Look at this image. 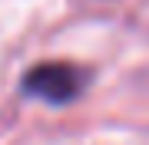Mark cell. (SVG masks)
Instances as JSON below:
<instances>
[{
	"instance_id": "obj_1",
	"label": "cell",
	"mask_w": 149,
	"mask_h": 145,
	"mask_svg": "<svg viewBox=\"0 0 149 145\" xmlns=\"http://www.w3.org/2000/svg\"><path fill=\"white\" fill-rule=\"evenodd\" d=\"M86 89V73L73 63H37L23 73L20 92L30 99L50 102V106H66V102L80 99V92Z\"/></svg>"
}]
</instances>
